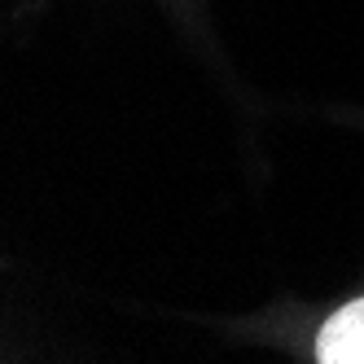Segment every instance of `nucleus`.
Masks as SVG:
<instances>
[{"label":"nucleus","mask_w":364,"mask_h":364,"mask_svg":"<svg viewBox=\"0 0 364 364\" xmlns=\"http://www.w3.org/2000/svg\"><path fill=\"white\" fill-rule=\"evenodd\" d=\"M321 364H364V299L338 307L316 333Z\"/></svg>","instance_id":"1"}]
</instances>
